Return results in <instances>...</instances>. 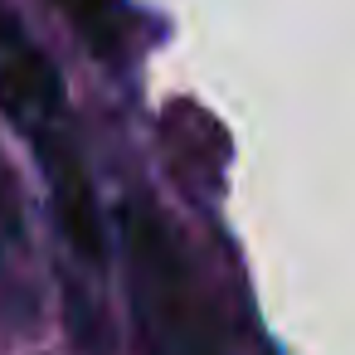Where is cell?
<instances>
[{"instance_id": "6da1fadb", "label": "cell", "mask_w": 355, "mask_h": 355, "mask_svg": "<svg viewBox=\"0 0 355 355\" xmlns=\"http://www.w3.org/2000/svg\"><path fill=\"white\" fill-rule=\"evenodd\" d=\"M0 117H6L40 156L59 234L69 239L73 258L88 268L107 263V229L98 214L93 180L83 171L73 117H69V88L54 59L35 44V35L0 6Z\"/></svg>"}, {"instance_id": "7a4b0ae2", "label": "cell", "mask_w": 355, "mask_h": 355, "mask_svg": "<svg viewBox=\"0 0 355 355\" xmlns=\"http://www.w3.org/2000/svg\"><path fill=\"white\" fill-rule=\"evenodd\" d=\"M117 234L141 355H229L219 306L180 229L151 200H127L117 209Z\"/></svg>"}, {"instance_id": "3957f363", "label": "cell", "mask_w": 355, "mask_h": 355, "mask_svg": "<svg viewBox=\"0 0 355 355\" xmlns=\"http://www.w3.org/2000/svg\"><path fill=\"white\" fill-rule=\"evenodd\" d=\"M59 10L69 15V25L78 30V40L112 59L122 49V10H117V0H59Z\"/></svg>"}, {"instance_id": "277c9868", "label": "cell", "mask_w": 355, "mask_h": 355, "mask_svg": "<svg viewBox=\"0 0 355 355\" xmlns=\"http://www.w3.org/2000/svg\"><path fill=\"white\" fill-rule=\"evenodd\" d=\"M0 243H25V205H20V185H15V171L0 156Z\"/></svg>"}]
</instances>
